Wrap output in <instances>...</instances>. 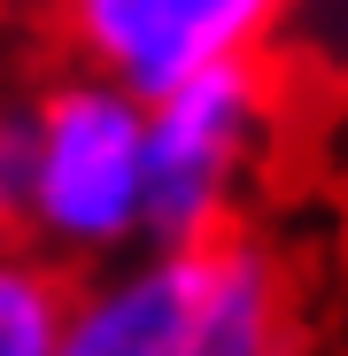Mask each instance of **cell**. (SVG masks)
Here are the masks:
<instances>
[{"mask_svg":"<svg viewBox=\"0 0 348 356\" xmlns=\"http://www.w3.org/2000/svg\"><path fill=\"white\" fill-rule=\"evenodd\" d=\"M31 248L70 271H101L155 241L147 93L85 63H54L31 86Z\"/></svg>","mask_w":348,"mask_h":356,"instance_id":"1","label":"cell"},{"mask_svg":"<svg viewBox=\"0 0 348 356\" xmlns=\"http://www.w3.org/2000/svg\"><path fill=\"white\" fill-rule=\"evenodd\" d=\"M286 132V86L271 54L194 70L147 101V178H155V241H217L248 225V194L271 170ZM147 241V248H155Z\"/></svg>","mask_w":348,"mask_h":356,"instance_id":"2","label":"cell"},{"mask_svg":"<svg viewBox=\"0 0 348 356\" xmlns=\"http://www.w3.org/2000/svg\"><path fill=\"white\" fill-rule=\"evenodd\" d=\"M54 63H85L132 93H170L194 70L271 54L295 0H24Z\"/></svg>","mask_w":348,"mask_h":356,"instance_id":"3","label":"cell"},{"mask_svg":"<svg viewBox=\"0 0 348 356\" xmlns=\"http://www.w3.org/2000/svg\"><path fill=\"white\" fill-rule=\"evenodd\" d=\"M217 333V241H155L78 271L63 356H209Z\"/></svg>","mask_w":348,"mask_h":356,"instance_id":"4","label":"cell"},{"mask_svg":"<svg viewBox=\"0 0 348 356\" xmlns=\"http://www.w3.org/2000/svg\"><path fill=\"white\" fill-rule=\"evenodd\" d=\"M78 271L31 241H0V356H63Z\"/></svg>","mask_w":348,"mask_h":356,"instance_id":"5","label":"cell"},{"mask_svg":"<svg viewBox=\"0 0 348 356\" xmlns=\"http://www.w3.org/2000/svg\"><path fill=\"white\" fill-rule=\"evenodd\" d=\"M31 93L0 101V241H31Z\"/></svg>","mask_w":348,"mask_h":356,"instance_id":"6","label":"cell"}]
</instances>
